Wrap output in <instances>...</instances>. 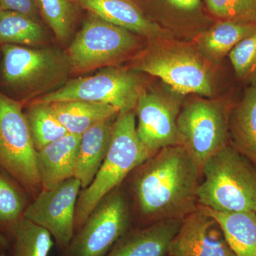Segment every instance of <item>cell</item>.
Masks as SVG:
<instances>
[{
  "instance_id": "4316f807",
  "label": "cell",
  "mask_w": 256,
  "mask_h": 256,
  "mask_svg": "<svg viewBox=\"0 0 256 256\" xmlns=\"http://www.w3.org/2000/svg\"><path fill=\"white\" fill-rule=\"evenodd\" d=\"M38 13L57 40L66 42L72 35L78 5L75 0H34Z\"/></svg>"
},
{
  "instance_id": "603a6c76",
  "label": "cell",
  "mask_w": 256,
  "mask_h": 256,
  "mask_svg": "<svg viewBox=\"0 0 256 256\" xmlns=\"http://www.w3.org/2000/svg\"><path fill=\"white\" fill-rule=\"evenodd\" d=\"M44 41V32L36 18L16 12H0L1 44L34 46Z\"/></svg>"
},
{
  "instance_id": "8992f818",
  "label": "cell",
  "mask_w": 256,
  "mask_h": 256,
  "mask_svg": "<svg viewBox=\"0 0 256 256\" xmlns=\"http://www.w3.org/2000/svg\"><path fill=\"white\" fill-rule=\"evenodd\" d=\"M228 106L194 98L182 106L178 118V142L202 170L204 164L230 144Z\"/></svg>"
},
{
  "instance_id": "83f0119b",
  "label": "cell",
  "mask_w": 256,
  "mask_h": 256,
  "mask_svg": "<svg viewBox=\"0 0 256 256\" xmlns=\"http://www.w3.org/2000/svg\"><path fill=\"white\" fill-rule=\"evenodd\" d=\"M206 12L218 20L256 24V0H203Z\"/></svg>"
},
{
  "instance_id": "cb8c5ba5",
  "label": "cell",
  "mask_w": 256,
  "mask_h": 256,
  "mask_svg": "<svg viewBox=\"0 0 256 256\" xmlns=\"http://www.w3.org/2000/svg\"><path fill=\"white\" fill-rule=\"evenodd\" d=\"M25 114L36 152L68 134L50 104L33 102Z\"/></svg>"
},
{
  "instance_id": "5bb4252c",
  "label": "cell",
  "mask_w": 256,
  "mask_h": 256,
  "mask_svg": "<svg viewBox=\"0 0 256 256\" xmlns=\"http://www.w3.org/2000/svg\"><path fill=\"white\" fill-rule=\"evenodd\" d=\"M154 22L172 33L197 34L212 26L203 0H136Z\"/></svg>"
},
{
  "instance_id": "1f68e13d",
  "label": "cell",
  "mask_w": 256,
  "mask_h": 256,
  "mask_svg": "<svg viewBox=\"0 0 256 256\" xmlns=\"http://www.w3.org/2000/svg\"><path fill=\"white\" fill-rule=\"evenodd\" d=\"M0 256H5V254L4 252H2V254H0Z\"/></svg>"
},
{
  "instance_id": "277c9868",
  "label": "cell",
  "mask_w": 256,
  "mask_h": 256,
  "mask_svg": "<svg viewBox=\"0 0 256 256\" xmlns=\"http://www.w3.org/2000/svg\"><path fill=\"white\" fill-rule=\"evenodd\" d=\"M156 40L136 62L133 70L158 77L180 95L210 97L214 85L208 62L196 48Z\"/></svg>"
},
{
  "instance_id": "d4e9b609",
  "label": "cell",
  "mask_w": 256,
  "mask_h": 256,
  "mask_svg": "<svg viewBox=\"0 0 256 256\" xmlns=\"http://www.w3.org/2000/svg\"><path fill=\"white\" fill-rule=\"evenodd\" d=\"M21 188L12 178L0 170V227L11 236L28 206Z\"/></svg>"
},
{
  "instance_id": "e0dca14e",
  "label": "cell",
  "mask_w": 256,
  "mask_h": 256,
  "mask_svg": "<svg viewBox=\"0 0 256 256\" xmlns=\"http://www.w3.org/2000/svg\"><path fill=\"white\" fill-rule=\"evenodd\" d=\"M82 134H68L36 152L42 190L54 188L74 178Z\"/></svg>"
},
{
  "instance_id": "9c48e42d",
  "label": "cell",
  "mask_w": 256,
  "mask_h": 256,
  "mask_svg": "<svg viewBox=\"0 0 256 256\" xmlns=\"http://www.w3.org/2000/svg\"><path fill=\"white\" fill-rule=\"evenodd\" d=\"M130 220L127 198L116 188L92 210L62 256H106L130 230Z\"/></svg>"
},
{
  "instance_id": "836d02e7",
  "label": "cell",
  "mask_w": 256,
  "mask_h": 256,
  "mask_svg": "<svg viewBox=\"0 0 256 256\" xmlns=\"http://www.w3.org/2000/svg\"><path fill=\"white\" fill-rule=\"evenodd\" d=\"M169 256V255H168V256Z\"/></svg>"
},
{
  "instance_id": "f1b7e54d",
  "label": "cell",
  "mask_w": 256,
  "mask_h": 256,
  "mask_svg": "<svg viewBox=\"0 0 256 256\" xmlns=\"http://www.w3.org/2000/svg\"><path fill=\"white\" fill-rule=\"evenodd\" d=\"M230 63L239 79L256 72V32L244 38L228 54Z\"/></svg>"
},
{
  "instance_id": "30bf717a",
  "label": "cell",
  "mask_w": 256,
  "mask_h": 256,
  "mask_svg": "<svg viewBox=\"0 0 256 256\" xmlns=\"http://www.w3.org/2000/svg\"><path fill=\"white\" fill-rule=\"evenodd\" d=\"M2 50L3 78L8 85L16 88L41 89L72 72L66 54L56 50L3 44Z\"/></svg>"
},
{
  "instance_id": "e575fe53",
  "label": "cell",
  "mask_w": 256,
  "mask_h": 256,
  "mask_svg": "<svg viewBox=\"0 0 256 256\" xmlns=\"http://www.w3.org/2000/svg\"></svg>"
},
{
  "instance_id": "2e32d148",
  "label": "cell",
  "mask_w": 256,
  "mask_h": 256,
  "mask_svg": "<svg viewBox=\"0 0 256 256\" xmlns=\"http://www.w3.org/2000/svg\"><path fill=\"white\" fill-rule=\"evenodd\" d=\"M182 220H160L124 234L106 256H166Z\"/></svg>"
},
{
  "instance_id": "7402d4cb",
  "label": "cell",
  "mask_w": 256,
  "mask_h": 256,
  "mask_svg": "<svg viewBox=\"0 0 256 256\" xmlns=\"http://www.w3.org/2000/svg\"><path fill=\"white\" fill-rule=\"evenodd\" d=\"M48 104L56 118L70 134H82L98 122L118 116L120 112L114 106L85 100Z\"/></svg>"
},
{
  "instance_id": "f546056e",
  "label": "cell",
  "mask_w": 256,
  "mask_h": 256,
  "mask_svg": "<svg viewBox=\"0 0 256 256\" xmlns=\"http://www.w3.org/2000/svg\"><path fill=\"white\" fill-rule=\"evenodd\" d=\"M2 10L16 12L36 18L38 11L34 0H0Z\"/></svg>"
},
{
  "instance_id": "4fadbf2b",
  "label": "cell",
  "mask_w": 256,
  "mask_h": 256,
  "mask_svg": "<svg viewBox=\"0 0 256 256\" xmlns=\"http://www.w3.org/2000/svg\"><path fill=\"white\" fill-rule=\"evenodd\" d=\"M170 256H236L220 224L198 205L182 220L168 249Z\"/></svg>"
},
{
  "instance_id": "ffe728a7",
  "label": "cell",
  "mask_w": 256,
  "mask_h": 256,
  "mask_svg": "<svg viewBox=\"0 0 256 256\" xmlns=\"http://www.w3.org/2000/svg\"><path fill=\"white\" fill-rule=\"evenodd\" d=\"M256 32V24L218 20L197 35L196 48L208 62H218L239 42Z\"/></svg>"
},
{
  "instance_id": "484cf974",
  "label": "cell",
  "mask_w": 256,
  "mask_h": 256,
  "mask_svg": "<svg viewBox=\"0 0 256 256\" xmlns=\"http://www.w3.org/2000/svg\"><path fill=\"white\" fill-rule=\"evenodd\" d=\"M12 256H48L53 237L46 229L23 218L13 232Z\"/></svg>"
},
{
  "instance_id": "4dcf8cb0",
  "label": "cell",
  "mask_w": 256,
  "mask_h": 256,
  "mask_svg": "<svg viewBox=\"0 0 256 256\" xmlns=\"http://www.w3.org/2000/svg\"><path fill=\"white\" fill-rule=\"evenodd\" d=\"M10 245L9 238L0 230V254L6 250L10 247Z\"/></svg>"
},
{
  "instance_id": "d6986e66",
  "label": "cell",
  "mask_w": 256,
  "mask_h": 256,
  "mask_svg": "<svg viewBox=\"0 0 256 256\" xmlns=\"http://www.w3.org/2000/svg\"><path fill=\"white\" fill-rule=\"evenodd\" d=\"M230 144L256 166V74L230 111Z\"/></svg>"
},
{
  "instance_id": "7c38bea8",
  "label": "cell",
  "mask_w": 256,
  "mask_h": 256,
  "mask_svg": "<svg viewBox=\"0 0 256 256\" xmlns=\"http://www.w3.org/2000/svg\"><path fill=\"white\" fill-rule=\"evenodd\" d=\"M180 94L143 90L134 109L138 138L152 156L170 146H180L178 118L182 106Z\"/></svg>"
},
{
  "instance_id": "7a4b0ae2",
  "label": "cell",
  "mask_w": 256,
  "mask_h": 256,
  "mask_svg": "<svg viewBox=\"0 0 256 256\" xmlns=\"http://www.w3.org/2000/svg\"><path fill=\"white\" fill-rule=\"evenodd\" d=\"M152 156L138 138L134 110L119 112L106 158L92 182L79 194L76 232L102 198L118 188L128 175Z\"/></svg>"
},
{
  "instance_id": "d6a6232c",
  "label": "cell",
  "mask_w": 256,
  "mask_h": 256,
  "mask_svg": "<svg viewBox=\"0 0 256 256\" xmlns=\"http://www.w3.org/2000/svg\"><path fill=\"white\" fill-rule=\"evenodd\" d=\"M2 10L1 4H0V12H2Z\"/></svg>"
},
{
  "instance_id": "52a82bcc",
  "label": "cell",
  "mask_w": 256,
  "mask_h": 256,
  "mask_svg": "<svg viewBox=\"0 0 256 256\" xmlns=\"http://www.w3.org/2000/svg\"><path fill=\"white\" fill-rule=\"evenodd\" d=\"M140 38L132 32L90 14L66 53L70 70L84 73L112 66L137 50Z\"/></svg>"
},
{
  "instance_id": "6da1fadb",
  "label": "cell",
  "mask_w": 256,
  "mask_h": 256,
  "mask_svg": "<svg viewBox=\"0 0 256 256\" xmlns=\"http://www.w3.org/2000/svg\"><path fill=\"white\" fill-rule=\"evenodd\" d=\"M132 176L134 203L150 224L183 220L198 208L202 171L182 146L161 150L138 166Z\"/></svg>"
},
{
  "instance_id": "5b68a950",
  "label": "cell",
  "mask_w": 256,
  "mask_h": 256,
  "mask_svg": "<svg viewBox=\"0 0 256 256\" xmlns=\"http://www.w3.org/2000/svg\"><path fill=\"white\" fill-rule=\"evenodd\" d=\"M0 170L36 197L41 192L34 146L21 104L0 92Z\"/></svg>"
},
{
  "instance_id": "ac0fdd59",
  "label": "cell",
  "mask_w": 256,
  "mask_h": 256,
  "mask_svg": "<svg viewBox=\"0 0 256 256\" xmlns=\"http://www.w3.org/2000/svg\"><path fill=\"white\" fill-rule=\"evenodd\" d=\"M117 116L98 122L80 136L74 178L79 180L82 190L92 182L106 158Z\"/></svg>"
},
{
  "instance_id": "44dd1931",
  "label": "cell",
  "mask_w": 256,
  "mask_h": 256,
  "mask_svg": "<svg viewBox=\"0 0 256 256\" xmlns=\"http://www.w3.org/2000/svg\"><path fill=\"white\" fill-rule=\"evenodd\" d=\"M200 206L220 224L236 256H256L255 212H223Z\"/></svg>"
},
{
  "instance_id": "8fae6325",
  "label": "cell",
  "mask_w": 256,
  "mask_h": 256,
  "mask_svg": "<svg viewBox=\"0 0 256 256\" xmlns=\"http://www.w3.org/2000/svg\"><path fill=\"white\" fill-rule=\"evenodd\" d=\"M82 190L80 182L75 178L42 190L28 205L24 218L46 229L64 250L75 234L76 210Z\"/></svg>"
},
{
  "instance_id": "9a60e30c",
  "label": "cell",
  "mask_w": 256,
  "mask_h": 256,
  "mask_svg": "<svg viewBox=\"0 0 256 256\" xmlns=\"http://www.w3.org/2000/svg\"><path fill=\"white\" fill-rule=\"evenodd\" d=\"M78 6L108 22L148 40H166L169 31L154 22L136 0H75Z\"/></svg>"
},
{
  "instance_id": "3957f363",
  "label": "cell",
  "mask_w": 256,
  "mask_h": 256,
  "mask_svg": "<svg viewBox=\"0 0 256 256\" xmlns=\"http://www.w3.org/2000/svg\"><path fill=\"white\" fill-rule=\"evenodd\" d=\"M198 205L223 212L256 213V166L229 144L202 170Z\"/></svg>"
},
{
  "instance_id": "ba28073f",
  "label": "cell",
  "mask_w": 256,
  "mask_h": 256,
  "mask_svg": "<svg viewBox=\"0 0 256 256\" xmlns=\"http://www.w3.org/2000/svg\"><path fill=\"white\" fill-rule=\"evenodd\" d=\"M143 90L142 80L134 72L108 66L95 75L68 80L34 102L85 100L114 106L120 112H124L134 110Z\"/></svg>"
}]
</instances>
